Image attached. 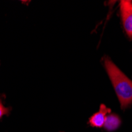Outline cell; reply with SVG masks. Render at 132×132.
<instances>
[{
  "label": "cell",
  "mask_w": 132,
  "mask_h": 132,
  "mask_svg": "<svg viewBox=\"0 0 132 132\" xmlns=\"http://www.w3.org/2000/svg\"><path fill=\"white\" fill-rule=\"evenodd\" d=\"M10 110H11L10 108H6V107L3 104L1 100H0V119H2V117H3V116H5V115H9Z\"/></svg>",
  "instance_id": "5b68a950"
},
{
  "label": "cell",
  "mask_w": 132,
  "mask_h": 132,
  "mask_svg": "<svg viewBox=\"0 0 132 132\" xmlns=\"http://www.w3.org/2000/svg\"><path fill=\"white\" fill-rule=\"evenodd\" d=\"M111 112V109L107 108L104 104H101L100 106L99 112L94 113L89 119V123L93 127L101 128L104 127V122L108 114Z\"/></svg>",
  "instance_id": "3957f363"
},
{
  "label": "cell",
  "mask_w": 132,
  "mask_h": 132,
  "mask_svg": "<svg viewBox=\"0 0 132 132\" xmlns=\"http://www.w3.org/2000/svg\"><path fill=\"white\" fill-rule=\"evenodd\" d=\"M121 124V119L116 114L108 115L104 124V127L108 131L117 130Z\"/></svg>",
  "instance_id": "277c9868"
},
{
  "label": "cell",
  "mask_w": 132,
  "mask_h": 132,
  "mask_svg": "<svg viewBox=\"0 0 132 132\" xmlns=\"http://www.w3.org/2000/svg\"><path fill=\"white\" fill-rule=\"evenodd\" d=\"M103 59L104 67L113 85L121 109L125 110L132 104V81L108 56H104Z\"/></svg>",
  "instance_id": "6da1fadb"
},
{
  "label": "cell",
  "mask_w": 132,
  "mask_h": 132,
  "mask_svg": "<svg viewBox=\"0 0 132 132\" xmlns=\"http://www.w3.org/2000/svg\"><path fill=\"white\" fill-rule=\"evenodd\" d=\"M119 10L123 29L127 37L132 40V0H122L119 2Z\"/></svg>",
  "instance_id": "7a4b0ae2"
}]
</instances>
